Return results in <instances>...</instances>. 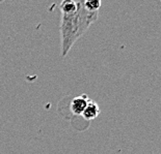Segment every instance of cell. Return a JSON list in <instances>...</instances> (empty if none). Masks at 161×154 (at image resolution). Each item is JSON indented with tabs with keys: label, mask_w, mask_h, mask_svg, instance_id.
<instances>
[{
	"label": "cell",
	"mask_w": 161,
	"mask_h": 154,
	"mask_svg": "<svg viewBox=\"0 0 161 154\" xmlns=\"http://www.w3.org/2000/svg\"><path fill=\"white\" fill-rule=\"evenodd\" d=\"M102 4V0H84L83 6L88 13H99Z\"/></svg>",
	"instance_id": "5"
},
{
	"label": "cell",
	"mask_w": 161,
	"mask_h": 154,
	"mask_svg": "<svg viewBox=\"0 0 161 154\" xmlns=\"http://www.w3.org/2000/svg\"><path fill=\"white\" fill-rule=\"evenodd\" d=\"M83 2L82 0H77V11L60 17L61 57L68 55L74 44L87 31L90 26L97 21L99 17V13H88L84 8Z\"/></svg>",
	"instance_id": "1"
},
{
	"label": "cell",
	"mask_w": 161,
	"mask_h": 154,
	"mask_svg": "<svg viewBox=\"0 0 161 154\" xmlns=\"http://www.w3.org/2000/svg\"><path fill=\"white\" fill-rule=\"evenodd\" d=\"M77 11V3L74 0H63L60 3L61 15H69Z\"/></svg>",
	"instance_id": "4"
},
{
	"label": "cell",
	"mask_w": 161,
	"mask_h": 154,
	"mask_svg": "<svg viewBox=\"0 0 161 154\" xmlns=\"http://www.w3.org/2000/svg\"><path fill=\"white\" fill-rule=\"evenodd\" d=\"M3 1H4V0H0V3H1V2H3Z\"/></svg>",
	"instance_id": "6"
},
{
	"label": "cell",
	"mask_w": 161,
	"mask_h": 154,
	"mask_svg": "<svg viewBox=\"0 0 161 154\" xmlns=\"http://www.w3.org/2000/svg\"><path fill=\"white\" fill-rule=\"evenodd\" d=\"M99 115H100V108H99L98 104L90 99L87 102V105L85 107L83 113H82L81 117L86 121H92L97 118Z\"/></svg>",
	"instance_id": "3"
},
{
	"label": "cell",
	"mask_w": 161,
	"mask_h": 154,
	"mask_svg": "<svg viewBox=\"0 0 161 154\" xmlns=\"http://www.w3.org/2000/svg\"><path fill=\"white\" fill-rule=\"evenodd\" d=\"M90 98L86 94H81L72 99L70 105V110L75 116H81L83 113L85 107L87 105V102Z\"/></svg>",
	"instance_id": "2"
}]
</instances>
